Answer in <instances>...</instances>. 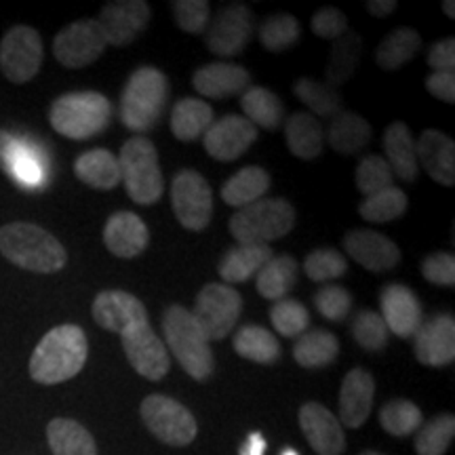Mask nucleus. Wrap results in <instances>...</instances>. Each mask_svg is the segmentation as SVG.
I'll return each mask as SVG.
<instances>
[{
	"label": "nucleus",
	"instance_id": "5",
	"mask_svg": "<svg viewBox=\"0 0 455 455\" xmlns=\"http://www.w3.org/2000/svg\"><path fill=\"white\" fill-rule=\"evenodd\" d=\"M163 331L167 339V350L173 352L184 371L196 382H204L212 378L215 361L209 339L192 318L190 310L184 306H169L163 316Z\"/></svg>",
	"mask_w": 455,
	"mask_h": 455
},
{
	"label": "nucleus",
	"instance_id": "42",
	"mask_svg": "<svg viewBox=\"0 0 455 455\" xmlns=\"http://www.w3.org/2000/svg\"><path fill=\"white\" fill-rule=\"evenodd\" d=\"M409 198L401 188L390 186L378 195L367 196L365 201L358 204V213L363 220L371 221V224H386V221H395L407 213Z\"/></svg>",
	"mask_w": 455,
	"mask_h": 455
},
{
	"label": "nucleus",
	"instance_id": "26",
	"mask_svg": "<svg viewBox=\"0 0 455 455\" xmlns=\"http://www.w3.org/2000/svg\"><path fill=\"white\" fill-rule=\"evenodd\" d=\"M0 171L24 188H38L44 178L43 164L32 148L3 129H0Z\"/></svg>",
	"mask_w": 455,
	"mask_h": 455
},
{
	"label": "nucleus",
	"instance_id": "44",
	"mask_svg": "<svg viewBox=\"0 0 455 455\" xmlns=\"http://www.w3.org/2000/svg\"><path fill=\"white\" fill-rule=\"evenodd\" d=\"M299 34H301L299 21L289 13L266 17L258 30L261 47L270 51V53H281V51L291 49L293 44L299 41Z\"/></svg>",
	"mask_w": 455,
	"mask_h": 455
},
{
	"label": "nucleus",
	"instance_id": "58",
	"mask_svg": "<svg viewBox=\"0 0 455 455\" xmlns=\"http://www.w3.org/2000/svg\"><path fill=\"white\" fill-rule=\"evenodd\" d=\"M443 11H445V15L449 17V20H455V3H453V0H445V3H443Z\"/></svg>",
	"mask_w": 455,
	"mask_h": 455
},
{
	"label": "nucleus",
	"instance_id": "46",
	"mask_svg": "<svg viewBox=\"0 0 455 455\" xmlns=\"http://www.w3.org/2000/svg\"><path fill=\"white\" fill-rule=\"evenodd\" d=\"M270 321L283 338H299L310 325V312L299 301L284 298L272 306Z\"/></svg>",
	"mask_w": 455,
	"mask_h": 455
},
{
	"label": "nucleus",
	"instance_id": "59",
	"mask_svg": "<svg viewBox=\"0 0 455 455\" xmlns=\"http://www.w3.org/2000/svg\"><path fill=\"white\" fill-rule=\"evenodd\" d=\"M281 455H299V453L295 451V449H284V451H283Z\"/></svg>",
	"mask_w": 455,
	"mask_h": 455
},
{
	"label": "nucleus",
	"instance_id": "33",
	"mask_svg": "<svg viewBox=\"0 0 455 455\" xmlns=\"http://www.w3.org/2000/svg\"><path fill=\"white\" fill-rule=\"evenodd\" d=\"M212 124L213 110L203 100L184 98L171 110V133L180 141H184V144L203 138Z\"/></svg>",
	"mask_w": 455,
	"mask_h": 455
},
{
	"label": "nucleus",
	"instance_id": "43",
	"mask_svg": "<svg viewBox=\"0 0 455 455\" xmlns=\"http://www.w3.org/2000/svg\"><path fill=\"white\" fill-rule=\"evenodd\" d=\"M379 424L388 435L403 439V436L413 435L422 428L424 413L407 398H395V401L386 403L379 411Z\"/></svg>",
	"mask_w": 455,
	"mask_h": 455
},
{
	"label": "nucleus",
	"instance_id": "15",
	"mask_svg": "<svg viewBox=\"0 0 455 455\" xmlns=\"http://www.w3.org/2000/svg\"><path fill=\"white\" fill-rule=\"evenodd\" d=\"M258 140V127L238 114H228L209 127L203 135L207 155L220 163H232L241 158Z\"/></svg>",
	"mask_w": 455,
	"mask_h": 455
},
{
	"label": "nucleus",
	"instance_id": "31",
	"mask_svg": "<svg viewBox=\"0 0 455 455\" xmlns=\"http://www.w3.org/2000/svg\"><path fill=\"white\" fill-rule=\"evenodd\" d=\"M74 173L83 184L95 188V190H114L121 184L118 158L104 148H95V150L78 156L74 163Z\"/></svg>",
	"mask_w": 455,
	"mask_h": 455
},
{
	"label": "nucleus",
	"instance_id": "6",
	"mask_svg": "<svg viewBox=\"0 0 455 455\" xmlns=\"http://www.w3.org/2000/svg\"><path fill=\"white\" fill-rule=\"evenodd\" d=\"M118 167H121V181H124L127 195L133 203L148 207L163 196L164 180L156 146L144 135H135L124 141Z\"/></svg>",
	"mask_w": 455,
	"mask_h": 455
},
{
	"label": "nucleus",
	"instance_id": "17",
	"mask_svg": "<svg viewBox=\"0 0 455 455\" xmlns=\"http://www.w3.org/2000/svg\"><path fill=\"white\" fill-rule=\"evenodd\" d=\"M415 358L426 367H447L455 361V318L436 315L413 335Z\"/></svg>",
	"mask_w": 455,
	"mask_h": 455
},
{
	"label": "nucleus",
	"instance_id": "22",
	"mask_svg": "<svg viewBox=\"0 0 455 455\" xmlns=\"http://www.w3.org/2000/svg\"><path fill=\"white\" fill-rule=\"evenodd\" d=\"M375 379L365 369L355 367L346 373L339 390V424L346 428H361L373 409Z\"/></svg>",
	"mask_w": 455,
	"mask_h": 455
},
{
	"label": "nucleus",
	"instance_id": "2",
	"mask_svg": "<svg viewBox=\"0 0 455 455\" xmlns=\"http://www.w3.org/2000/svg\"><path fill=\"white\" fill-rule=\"evenodd\" d=\"M0 253L11 264L36 275H53L68 264L64 244L44 228L28 221L0 228Z\"/></svg>",
	"mask_w": 455,
	"mask_h": 455
},
{
	"label": "nucleus",
	"instance_id": "48",
	"mask_svg": "<svg viewBox=\"0 0 455 455\" xmlns=\"http://www.w3.org/2000/svg\"><path fill=\"white\" fill-rule=\"evenodd\" d=\"M356 188L363 195L373 196L386 188L395 186V175H392L390 164L382 156H365L356 167Z\"/></svg>",
	"mask_w": 455,
	"mask_h": 455
},
{
	"label": "nucleus",
	"instance_id": "53",
	"mask_svg": "<svg viewBox=\"0 0 455 455\" xmlns=\"http://www.w3.org/2000/svg\"><path fill=\"white\" fill-rule=\"evenodd\" d=\"M422 275L428 283L439 287L455 284V258L451 253H432L422 261Z\"/></svg>",
	"mask_w": 455,
	"mask_h": 455
},
{
	"label": "nucleus",
	"instance_id": "9",
	"mask_svg": "<svg viewBox=\"0 0 455 455\" xmlns=\"http://www.w3.org/2000/svg\"><path fill=\"white\" fill-rule=\"evenodd\" d=\"M140 413L148 430L164 445L186 447L196 439L198 426L195 415L175 398L164 395L146 396Z\"/></svg>",
	"mask_w": 455,
	"mask_h": 455
},
{
	"label": "nucleus",
	"instance_id": "32",
	"mask_svg": "<svg viewBox=\"0 0 455 455\" xmlns=\"http://www.w3.org/2000/svg\"><path fill=\"white\" fill-rule=\"evenodd\" d=\"M270 173L261 167H244L236 171L232 178L221 186V201L230 207H249L264 198L266 192L270 190Z\"/></svg>",
	"mask_w": 455,
	"mask_h": 455
},
{
	"label": "nucleus",
	"instance_id": "47",
	"mask_svg": "<svg viewBox=\"0 0 455 455\" xmlns=\"http://www.w3.org/2000/svg\"><path fill=\"white\" fill-rule=\"evenodd\" d=\"M352 335H355L356 344L363 346V350L367 352L384 350L390 339V331L386 327L384 318L379 316V312L373 310L358 312L355 323H352Z\"/></svg>",
	"mask_w": 455,
	"mask_h": 455
},
{
	"label": "nucleus",
	"instance_id": "3",
	"mask_svg": "<svg viewBox=\"0 0 455 455\" xmlns=\"http://www.w3.org/2000/svg\"><path fill=\"white\" fill-rule=\"evenodd\" d=\"M169 81L158 68H138L129 76L121 98V123L133 133L156 127L169 101Z\"/></svg>",
	"mask_w": 455,
	"mask_h": 455
},
{
	"label": "nucleus",
	"instance_id": "41",
	"mask_svg": "<svg viewBox=\"0 0 455 455\" xmlns=\"http://www.w3.org/2000/svg\"><path fill=\"white\" fill-rule=\"evenodd\" d=\"M293 93L298 95V100L306 108H310L318 116L325 118H333L335 114L341 112V106H344V98H341L338 89L308 76H301L293 83Z\"/></svg>",
	"mask_w": 455,
	"mask_h": 455
},
{
	"label": "nucleus",
	"instance_id": "24",
	"mask_svg": "<svg viewBox=\"0 0 455 455\" xmlns=\"http://www.w3.org/2000/svg\"><path fill=\"white\" fill-rule=\"evenodd\" d=\"M148 243H150V232L140 215L118 212L108 218L104 226V244L112 255L133 259L146 251Z\"/></svg>",
	"mask_w": 455,
	"mask_h": 455
},
{
	"label": "nucleus",
	"instance_id": "14",
	"mask_svg": "<svg viewBox=\"0 0 455 455\" xmlns=\"http://www.w3.org/2000/svg\"><path fill=\"white\" fill-rule=\"evenodd\" d=\"M123 350L127 355L131 367L138 371L141 378L150 382H161L171 369V356L167 346L155 333V329L148 323L124 329L121 333Z\"/></svg>",
	"mask_w": 455,
	"mask_h": 455
},
{
	"label": "nucleus",
	"instance_id": "38",
	"mask_svg": "<svg viewBox=\"0 0 455 455\" xmlns=\"http://www.w3.org/2000/svg\"><path fill=\"white\" fill-rule=\"evenodd\" d=\"M235 350L238 356L258 365H272L281 358V346L268 329L258 325L241 327L235 335Z\"/></svg>",
	"mask_w": 455,
	"mask_h": 455
},
{
	"label": "nucleus",
	"instance_id": "30",
	"mask_svg": "<svg viewBox=\"0 0 455 455\" xmlns=\"http://www.w3.org/2000/svg\"><path fill=\"white\" fill-rule=\"evenodd\" d=\"M329 146L333 148L339 155L352 156L358 155L363 148L369 146V141L373 138V129L365 118L358 116V114L350 110H341L335 114L329 123Z\"/></svg>",
	"mask_w": 455,
	"mask_h": 455
},
{
	"label": "nucleus",
	"instance_id": "52",
	"mask_svg": "<svg viewBox=\"0 0 455 455\" xmlns=\"http://www.w3.org/2000/svg\"><path fill=\"white\" fill-rule=\"evenodd\" d=\"M312 32L318 38H325V41H338L341 34L348 32V20L335 7H323L318 9L310 20Z\"/></svg>",
	"mask_w": 455,
	"mask_h": 455
},
{
	"label": "nucleus",
	"instance_id": "10",
	"mask_svg": "<svg viewBox=\"0 0 455 455\" xmlns=\"http://www.w3.org/2000/svg\"><path fill=\"white\" fill-rule=\"evenodd\" d=\"M171 207L186 230L203 232L213 218L212 186L198 171H180L171 181Z\"/></svg>",
	"mask_w": 455,
	"mask_h": 455
},
{
	"label": "nucleus",
	"instance_id": "45",
	"mask_svg": "<svg viewBox=\"0 0 455 455\" xmlns=\"http://www.w3.org/2000/svg\"><path fill=\"white\" fill-rule=\"evenodd\" d=\"M455 436V418L451 413H443L439 418L422 424L415 436V451L418 455H445Z\"/></svg>",
	"mask_w": 455,
	"mask_h": 455
},
{
	"label": "nucleus",
	"instance_id": "20",
	"mask_svg": "<svg viewBox=\"0 0 455 455\" xmlns=\"http://www.w3.org/2000/svg\"><path fill=\"white\" fill-rule=\"evenodd\" d=\"M299 426L308 445L318 455H341L346 449V436L339 419L321 403L301 405Z\"/></svg>",
	"mask_w": 455,
	"mask_h": 455
},
{
	"label": "nucleus",
	"instance_id": "57",
	"mask_svg": "<svg viewBox=\"0 0 455 455\" xmlns=\"http://www.w3.org/2000/svg\"><path fill=\"white\" fill-rule=\"evenodd\" d=\"M367 11L373 17H388L396 11V0H369L367 3Z\"/></svg>",
	"mask_w": 455,
	"mask_h": 455
},
{
	"label": "nucleus",
	"instance_id": "50",
	"mask_svg": "<svg viewBox=\"0 0 455 455\" xmlns=\"http://www.w3.org/2000/svg\"><path fill=\"white\" fill-rule=\"evenodd\" d=\"M173 9L175 24L188 34H203L209 26V17H212V9H209L207 0H178L171 4Z\"/></svg>",
	"mask_w": 455,
	"mask_h": 455
},
{
	"label": "nucleus",
	"instance_id": "13",
	"mask_svg": "<svg viewBox=\"0 0 455 455\" xmlns=\"http://www.w3.org/2000/svg\"><path fill=\"white\" fill-rule=\"evenodd\" d=\"M108 47L106 34L98 20H81L66 26L53 41V55L61 66L78 70L91 66Z\"/></svg>",
	"mask_w": 455,
	"mask_h": 455
},
{
	"label": "nucleus",
	"instance_id": "35",
	"mask_svg": "<svg viewBox=\"0 0 455 455\" xmlns=\"http://www.w3.org/2000/svg\"><path fill=\"white\" fill-rule=\"evenodd\" d=\"M339 355V339L325 329H312L301 333L293 346V358L304 369H321L331 365Z\"/></svg>",
	"mask_w": 455,
	"mask_h": 455
},
{
	"label": "nucleus",
	"instance_id": "8",
	"mask_svg": "<svg viewBox=\"0 0 455 455\" xmlns=\"http://www.w3.org/2000/svg\"><path fill=\"white\" fill-rule=\"evenodd\" d=\"M241 310L243 298L236 289L224 283H209L198 293L195 310L190 315L212 344V341L224 339L236 327Z\"/></svg>",
	"mask_w": 455,
	"mask_h": 455
},
{
	"label": "nucleus",
	"instance_id": "7",
	"mask_svg": "<svg viewBox=\"0 0 455 455\" xmlns=\"http://www.w3.org/2000/svg\"><path fill=\"white\" fill-rule=\"evenodd\" d=\"M293 226L295 209L287 198H261L230 220V232L238 244H268L287 236Z\"/></svg>",
	"mask_w": 455,
	"mask_h": 455
},
{
	"label": "nucleus",
	"instance_id": "39",
	"mask_svg": "<svg viewBox=\"0 0 455 455\" xmlns=\"http://www.w3.org/2000/svg\"><path fill=\"white\" fill-rule=\"evenodd\" d=\"M419 47H422V36L418 32L411 28H396L379 43L375 51V64L382 70H398L413 60Z\"/></svg>",
	"mask_w": 455,
	"mask_h": 455
},
{
	"label": "nucleus",
	"instance_id": "18",
	"mask_svg": "<svg viewBox=\"0 0 455 455\" xmlns=\"http://www.w3.org/2000/svg\"><path fill=\"white\" fill-rule=\"evenodd\" d=\"M379 316L384 318L386 327L390 333L398 335V338L407 339L413 338L419 325H422V304H419L418 295L405 284H386L379 293Z\"/></svg>",
	"mask_w": 455,
	"mask_h": 455
},
{
	"label": "nucleus",
	"instance_id": "54",
	"mask_svg": "<svg viewBox=\"0 0 455 455\" xmlns=\"http://www.w3.org/2000/svg\"><path fill=\"white\" fill-rule=\"evenodd\" d=\"M428 66L435 72H447L453 74L455 70V38H443V41L435 43L426 57Z\"/></svg>",
	"mask_w": 455,
	"mask_h": 455
},
{
	"label": "nucleus",
	"instance_id": "27",
	"mask_svg": "<svg viewBox=\"0 0 455 455\" xmlns=\"http://www.w3.org/2000/svg\"><path fill=\"white\" fill-rule=\"evenodd\" d=\"M386 163L390 164L392 175L403 181H415L419 175L418 155H415V141L411 131L405 123H392L384 133Z\"/></svg>",
	"mask_w": 455,
	"mask_h": 455
},
{
	"label": "nucleus",
	"instance_id": "36",
	"mask_svg": "<svg viewBox=\"0 0 455 455\" xmlns=\"http://www.w3.org/2000/svg\"><path fill=\"white\" fill-rule=\"evenodd\" d=\"M244 118L255 127L276 131L283 124L284 106L276 93L266 87H249L241 98Z\"/></svg>",
	"mask_w": 455,
	"mask_h": 455
},
{
	"label": "nucleus",
	"instance_id": "4",
	"mask_svg": "<svg viewBox=\"0 0 455 455\" xmlns=\"http://www.w3.org/2000/svg\"><path fill=\"white\" fill-rule=\"evenodd\" d=\"M112 104L98 91L66 93L51 104L49 123L68 140H89L106 131L112 121Z\"/></svg>",
	"mask_w": 455,
	"mask_h": 455
},
{
	"label": "nucleus",
	"instance_id": "37",
	"mask_svg": "<svg viewBox=\"0 0 455 455\" xmlns=\"http://www.w3.org/2000/svg\"><path fill=\"white\" fill-rule=\"evenodd\" d=\"M295 283H298V261L291 255H278L258 272L255 287H258L261 298L278 301L293 291Z\"/></svg>",
	"mask_w": 455,
	"mask_h": 455
},
{
	"label": "nucleus",
	"instance_id": "12",
	"mask_svg": "<svg viewBox=\"0 0 455 455\" xmlns=\"http://www.w3.org/2000/svg\"><path fill=\"white\" fill-rule=\"evenodd\" d=\"M255 30V15L249 4L232 3L220 9L207 26V49L218 57H235L247 47Z\"/></svg>",
	"mask_w": 455,
	"mask_h": 455
},
{
	"label": "nucleus",
	"instance_id": "49",
	"mask_svg": "<svg viewBox=\"0 0 455 455\" xmlns=\"http://www.w3.org/2000/svg\"><path fill=\"white\" fill-rule=\"evenodd\" d=\"M304 270L308 278L316 283H329L344 276L348 270V261L335 249H315L304 261Z\"/></svg>",
	"mask_w": 455,
	"mask_h": 455
},
{
	"label": "nucleus",
	"instance_id": "56",
	"mask_svg": "<svg viewBox=\"0 0 455 455\" xmlns=\"http://www.w3.org/2000/svg\"><path fill=\"white\" fill-rule=\"evenodd\" d=\"M266 453V439L259 432H251L249 439L243 443L241 455H264Z\"/></svg>",
	"mask_w": 455,
	"mask_h": 455
},
{
	"label": "nucleus",
	"instance_id": "60",
	"mask_svg": "<svg viewBox=\"0 0 455 455\" xmlns=\"http://www.w3.org/2000/svg\"><path fill=\"white\" fill-rule=\"evenodd\" d=\"M358 455H382V453H378V451H363V453H358Z\"/></svg>",
	"mask_w": 455,
	"mask_h": 455
},
{
	"label": "nucleus",
	"instance_id": "21",
	"mask_svg": "<svg viewBox=\"0 0 455 455\" xmlns=\"http://www.w3.org/2000/svg\"><path fill=\"white\" fill-rule=\"evenodd\" d=\"M93 318L95 323L106 331L121 335L124 329L138 325V323H148V312L144 304L127 291H101L93 299Z\"/></svg>",
	"mask_w": 455,
	"mask_h": 455
},
{
	"label": "nucleus",
	"instance_id": "16",
	"mask_svg": "<svg viewBox=\"0 0 455 455\" xmlns=\"http://www.w3.org/2000/svg\"><path fill=\"white\" fill-rule=\"evenodd\" d=\"M150 4L146 0H114L106 3L100 13V26L106 34L108 44L124 47L135 43V38L150 24Z\"/></svg>",
	"mask_w": 455,
	"mask_h": 455
},
{
	"label": "nucleus",
	"instance_id": "23",
	"mask_svg": "<svg viewBox=\"0 0 455 455\" xmlns=\"http://www.w3.org/2000/svg\"><path fill=\"white\" fill-rule=\"evenodd\" d=\"M415 155L418 164H422L436 184L455 186V141L449 135L436 129H426L415 141Z\"/></svg>",
	"mask_w": 455,
	"mask_h": 455
},
{
	"label": "nucleus",
	"instance_id": "11",
	"mask_svg": "<svg viewBox=\"0 0 455 455\" xmlns=\"http://www.w3.org/2000/svg\"><path fill=\"white\" fill-rule=\"evenodd\" d=\"M43 66V41L30 26H13L0 41V70L11 83L24 84Z\"/></svg>",
	"mask_w": 455,
	"mask_h": 455
},
{
	"label": "nucleus",
	"instance_id": "28",
	"mask_svg": "<svg viewBox=\"0 0 455 455\" xmlns=\"http://www.w3.org/2000/svg\"><path fill=\"white\" fill-rule=\"evenodd\" d=\"M284 138L293 156L301 161H315L323 155L325 146V131L323 124L308 112H295L284 123Z\"/></svg>",
	"mask_w": 455,
	"mask_h": 455
},
{
	"label": "nucleus",
	"instance_id": "40",
	"mask_svg": "<svg viewBox=\"0 0 455 455\" xmlns=\"http://www.w3.org/2000/svg\"><path fill=\"white\" fill-rule=\"evenodd\" d=\"M363 53V38L356 32H346L341 34L338 41L333 43L331 57H329L327 64V84L329 87L338 89L339 84L350 81V76L355 74L361 61Z\"/></svg>",
	"mask_w": 455,
	"mask_h": 455
},
{
	"label": "nucleus",
	"instance_id": "51",
	"mask_svg": "<svg viewBox=\"0 0 455 455\" xmlns=\"http://www.w3.org/2000/svg\"><path fill=\"white\" fill-rule=\"evenodd\" d=\"M315 306L323 316L329 321L339 323L350 315L352 308V295L339 284H327V287L318 289L315 295Z\"/></svg>",
	"mask_w": 455,
	"mask_h": 455
},
{
	"label": "nucleus",
	"instance_id": "55",
	"mask_svg": "<svg viewBox=\"0 0 455 455\" xmlns=\"http://www.w3.org/2000/svg\"><path fill=\"white\" fill-rule=\"evenodd\" d=\"M424 84L432 98L445 101V104H455V74L432 72L430 76H426Z\"/></svg>",
	"mask_w": 455,
	"mask_h": 455
},
{
	"label": "nucleus",
	"instance_id": "1",
	"mask_svg": "<svg viewBox=\"0 0 455 455\" xmlns=\"http://www.w3.org/2000/svg\"><path fill=\"white\" fill-rule=\"evenodd\" d=\"M89 356L87 335L78 325H60L44 333L30 358L34 382L55 386L76 378Z\"/></svg>",
	"mask_w": 455,
	"mask_h": 455
},
{
	"label": "nucleus",
	"instance_id": "19",
	"mask_svg": "<svg viewBox=\"0 0 455 455\" xmlns=\"http://www.w3.org/2000/svg\"><path fill=\"white\" fill-rule=\"evenodd\" d=\"M346 253L369 272H390L401 264V249L375 230H350L344 236Z\"/></svg>",
	"mask_w": 455,
	"mask_h": 455
},
{
	"label": "nucleus",
	"instance_id": "25",
	"mask_svg": "<svg viewBox=\"0 0 455 455\" xmlns=\"http://www.w3.org/2000/svg\"><path fill=\"white\" fill-rule=\"evenodd\" d=\"M249 84H251V74L243 66L226 64V61L198 68L192 76V87L196 93L212 100L235 98L238 93H244Z\"/></svg>",
	"mask_w": 455,
	"mask_h": 455
},
{
	"label": "nucleus",
	"instance_id": "34",
	"mask_svg": "<svg viewBox=\"0 0 455 455\" xmlns=\"http://www.w3.org/2000/svg\"><path fill=\"white\" fill-rule=\"evenodd\" d=\"M47 441L53 455H98L95 439L76 419H51L47 426Z\"/></svg>",
	"mask_w": 455,
	"mask_h": 455
},
{
	"label": "nucleus",
	"instance_id": "29",
	"mask_svg": "<svg viewBox=\"0 0 455 455\" xmlns=\"http://www.w3.org/2000/svg\"><path fill=\"white\" fill-rule=\"evenodd\" d=\"M272 258L270 244H236L221 258L218 272L226 283H247Z\"/></svg>",
	"mask_w": 455,
	"mask_h": 455
}]
</instances>
